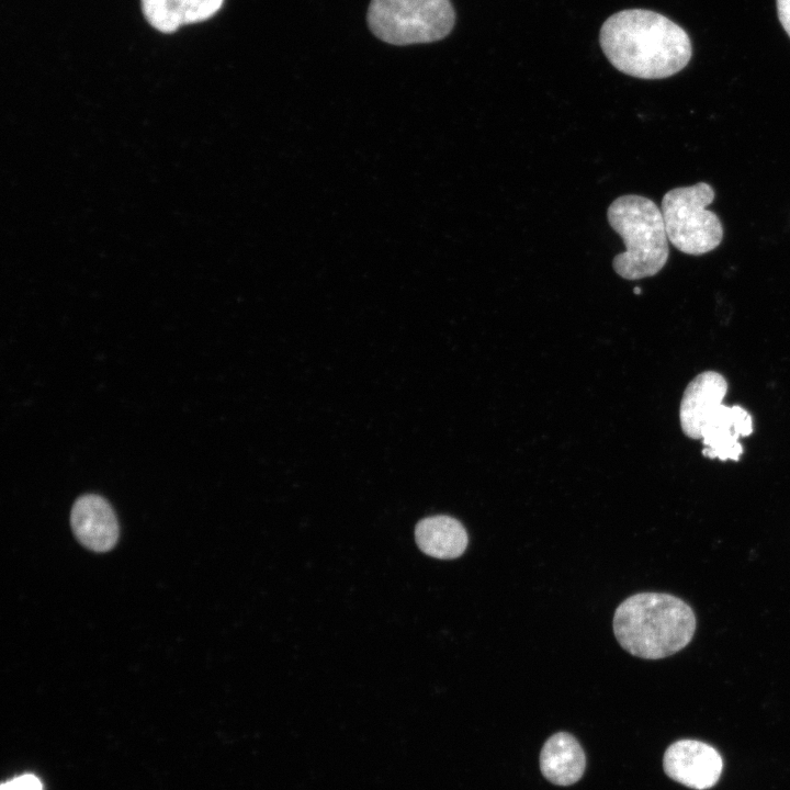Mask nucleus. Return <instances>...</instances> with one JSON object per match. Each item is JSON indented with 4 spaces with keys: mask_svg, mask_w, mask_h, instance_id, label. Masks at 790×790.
Wrapping results in <instances>:
<instances>
[{
    "mask_svg": "<svg viewBox=\"0 0 790 790\" xmlns=\"http://www.w3.org/2000/svg\"><path fill=\"white\" fill-rule=\"evenodd\" d=\"M599 42L614 68L641 79L670 77L687 66L692 54L685 30L665 15L643 9L608 18Z\"/></svg>",
    "mask_w": 790,
    "mask_h": 790,
    "instance_id": "1",
    "label": "nucleus"
},
{
    "mask_svg": "<svg viewBox=\"0 0 790 790\" xmlns=\"http://www.w3.org/2000/svg\"><path fill=\"white\" fill-rule=\"evenodd\" d=\"M613 632L623 650L644 659H661L684 650L693 639L697 618L681 598L639 592L614 611Z\"/></svg>",
    "mask_w": 790,
    "mask_h": 790,
    "instance_id": "2",
    "label": "nucleus"
},
{
    "mask_svg": "<svg viewBox=\"0 0 790 790\" xmlns=\"http://www.w3.org/2000/svg\"><path fill=\"white\" fill-rule=\"evenodd\" d=\"M612 229L625 250L612 260L614 271L625 280L658 273L668 259V237L662 211L650 199L635 194L617 198L608 207Z\"/></svg>",
    "mask_w": 790,
    "mask_h": 790,
    "instance_id": "3",
    "label": "nucleus"
},
{
    "mask_svg": "<svg viewBox=\"0 0 790 790\" xmlns=\"http://www.w3.org/2000/svg\"><path fill=\"white\" fill-rule=\"evenodd\" d=\"M366 20L377 38L408 45L445 37L455 13L450 0H371Z\"/></svg>",
    "mask_w": 790,
    "mask_h": 790,
    "instance_id": "4",
    "label": "nucleus"
},
{
    "mask_svg": "<svg viewBox=\"0 0 790 790\" xmlns=\"http://www.w3.org/2000/svg\"><path fill=\"white\" fill-rule=\"evenodd\" d=\"M714 200V190L706 182L675 188L662 200V214L668 240L687 255H703L722 241L720 218L707 210Z\"/></svg>",
    "mask_w": 790,
    "mask_h": 790,
    "instance_id": "5",
    "label": "nucleus"
},
{
    "mask_svg": "<svg viewBox=\"0 0 790 790\" xmlns=\"http://www.w3.org/2000/svg\"><path fill=\"white\" fill-rule=\"evenodd\" d=\"M722 766L719 752L696 740L673 743L663 758V767L669 778L696 790L713 787L721 776Z\"/></svg>",
    "mask_w": 790,
    "mask_h": 790,
    "instance_id": "6",
    "label": "nucleus"
},
{
    "mask_svg": "<svg viewBox=\"0 0 790 790\" xmlns=\"http://www.w3.org/2000/svg\"><path fill=\"white\" fill-rule=\"evenodd\" d=\"M752 433L753 418L746 409L721 404L702 428V454L720 461H738L743 453L738 439Z\"/></svg>",
    "mask_w": 790,
    "mask_h": 790,
    "instance_id": "7",
    "label": "nucleus"
},
{
    "mask_svg": "<svg viewBox=\"0 0 790 790\" xmlns=\"http://www.w3.org/2000/svg\"><path fill=\"white\" fill-rule=\"evenodd\" d=\"M70 523L78 541L91 551L105 552L117 542L116 516L108 500L99 495L79 497L72 506Z\"/></svg>",
    "mask_w": 790,
    "mask_h": 790,
    "instance_id": "8",
    "label": "nucleus"
},
{
    "mask_svg": "<svg viewBox=\"0 0 790 790\" xmlns=\"http://www.w3.org/2000/svg\"><path fill=\"white\" fill-rule=\"evenodd\" d=\"M727 382L715 371H704L687 385L679 408L682 432L691 439H701V431L709 417L722 404Z\"/></svg>",
    "mask_w": 790,
    "mask_h": 790,
    "instance_id": "9",
    "label": "nucleus"
},
{
    "mask_svg": "<svg viewBox=\"0 0 790 790\" xmlns=\"http://www.w3.org/2000/svg\"><path fill=\"white\" fill-rule=\"evenodd\" d=\"M585 767V753L578 741L569 733L553 734L541 749V772L554 785L575 783L582 778Z\"/></svg>",
    "mask_w": 790,
    "mask_h": 790,
    "instance_id": "10",
    "label": "nucleus"
},
{
    "mask_svg": "<svg viewBox=\"0 0 790 790\" xmlns=\"http://www.w3.org/2000/svg\"><path fill=\"white\" fill-rule=\"evenodd\" d=\"M419 549L427 555L452 560L461 556L469 543L463 524L450 516H432L420 520L415 529Z\"/></svg>",
    "mask_w": 790,
    "mask_h": 790,
    "instance_id": "11",
    "label": "nucleus"
},
{
    "mask_svg": "<svg viewBox=\"0 0 790 790\" xmlns=\"http://www.w3.org/2000/svg\"><path fill=\"white\" fill-rule=\"evenodd\" d=\"M224 0H142L148 23L162 33H172L181 25L204 21L214 15Z\"/></svg>",
    "mask_w": 790,
    "mask_h": 790,
    "instance_id": "12",
    "label": "nucleus"
},
{
    "mask_svg": "<svg viewBox=\"0 0 790 790\" xmlns=\"http://www.w3.org/2000/svg\"><path fill=\"white\" fill-rule=\"evenodd\" d=\"M0 790H43V785L35 775L24 774L2 782Z\"/></svg>",
    "mask_w": 790,
    "mask_h": 790,
    "instance_id": "13",
    "label": "nucleus"
},
{
    "mask_svg": "<svg viewBox=\"0 0 790 790\" xmlns=\"http://www.w3.org/2000/svg\"><path fill=\"white\" fill-rule=\"evenodd\" d=\"M780 23L790 36V0H777Z\"/></svg>",
    "mask_w": 790,
    "mask_h": 790,
    "instance_id": "14",
    "label": "nucleus"
},
{
    "mask_svg": "<svg viewBox=\"0 0 790 790\" xmlns=\"http://www.w3.org/2000/svg\"><path fill=\"white\" fill-rule=\"evenodd\" d=\"M633 292H634L635 294H641L642 291H641L640 287L636 286Z\"/></svg>",
    "mask_w": 790,
    "mask_h": 790,
    "instance_id": "15",
    "label": "nucleus"
}]
</instances>
